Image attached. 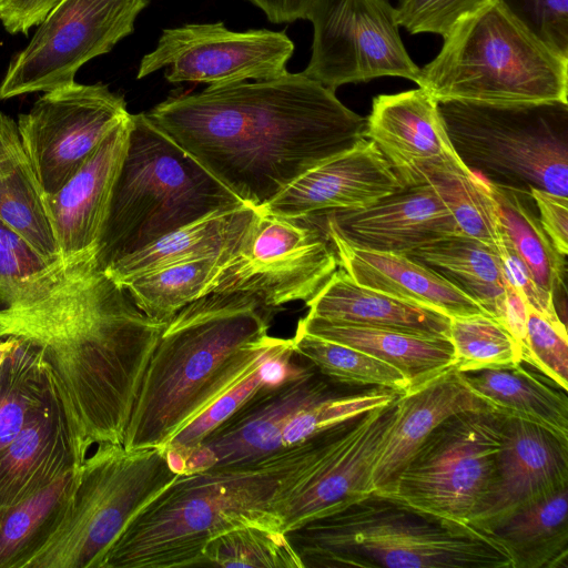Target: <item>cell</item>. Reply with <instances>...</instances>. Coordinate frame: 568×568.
<instances>
[{
	"instance_id": "6da1fadb",
	"label": "cell",
	"mask_w": 568,
	"mask_h": 568,
	"mask_svg": "<svg viewBox=\"0 0 568 568\" xmlns=\"http://www.w3.org/2000/svg\"><path fill=\"white\" fill-rule=\"evenodd\" d=\"M166 324L140 311L93 256L62 261L0 305V337H19L41 349L81 462L92 445L123 444Z\"/></svg>"
},
{
	"instance_id": "7a4b0ae2",
	"label": "cell",
	"mask_w": 568,
	"mask_h": 568,
	"mask_svg": "<svg viewBox=\"0 0 568 568\" xmlns=\"http://www.w3.org/2000/svg\"><path fill=\"white\" fill-rule=\"evenodd\" d=\"M146 116L245 205L364 138L366 119L302 72L171 97Z\"/></svg>"
},
{
	"instance_id": "3957f363",
	"label": "cell",
	"mask_w": 568,
	"mask_h": 568,
	"mask_svg": "<svg viewBox=\"0 0 568 568\" xmlns=\"http://www.w3.org/2000/svg\"><path fill=\"white\" fill-rule=\"evenodd\" d=\"M276 308L243 292L210 293L163 329L125 430L128 449L161 447L288 338L268 335Z\"/></svg>"
},
{
	"instance_id": "277c9868",
	"label": "cell",
	"mask_w": 568,
	"mask_h": 568,
	"mask_svg": "<svg viewBox=\"0 0 568 568\" xmlns=\"http://www.w3.org/2000/svg\"><path fill=\"white\" fill-rule=\"evenodd\" d=\"M326 430L250 464L180 475L124 530L101 568L203 566L207 545L245 527L281 530L276 501L320 454Z\"/></svg>"
},
{
	"instance_id": "5b68a950",
	"label": "cell",
	"mask_w": 568,
	"mask_h": 568,
	"mask_svg": "<svg viewBox=\"0 0 568 568\" xmlns=\"http://www.w3.org/2000/svg\"><path fill=\"white\" fill-rule=\"evenodd\" d=\"M286 535L304 567L513 568L489 534L376 491Z\"/></svg>"
},
{
	"instance_id": "8992f818",
	"label": "cell",
	"mask_w": 568,
	"mask_h": 568,
	"mask_svg": "<svg viewBox=\"0 0 568 568\" xmlns=\"http://www.w3.org/2000/svg\"><path fill=\"white\" fill-rule=\"evenodd\" d=\"M243 204L145 113L131 114L95 264L103 271L179 227Z\"/></svg>"
},
{
	"instance_id": "52a82bcc",
	"label": "cell",
	"mask_w": 568,
	"mask_h": 568,
	"mask_svg": "<svg viewBox=\"0 0 568 568\" xmlns=\"http://www.w3.org/2000/svg\"><path fill=\"white\" fill-rule=\"evenodd\" d=\"M443 39L416 81L436 101L568 103V59L538 40L499 0L460 18Z\"/></svg>"
},
{
	"instance_id": "ba28073f",
	"label": "cell",
	"mask_w": 568,
	"mask_h": 568,
	"mask_svg": "<svg viewBox=\"0 0 568 568\" xmlns=\"http://www.w3.org/2000/svg\"><path fill=\"white\" fill-rule=\"evenodd\" d=\"M179 476L164 448L98 444L79 466L64 519L26 568H101L130 524Z\"/></svg>"
},
{
	"instance_id": "9c48e42d",
	"label": "cell",
	"mask_w": 568,
	"mask_h": 568,
	"mask_svg": "<svg viewBox=\"0 0 568 568\" xmlns=\"http://www.w3.org/2000/svg\"><path fill=\"white\" fill-rule=\"evenodd\" d=\"M438 111L458 156L486 181L568 197V103L438 101Z\"/></svg>"
},
{
	"instance_id": "30bf717a",
	"label": "cell",
	"mask_w": 568,
	"mask_h": 568,
	"mask_svg": "<svg viewBox=\"0 0 568 568\" xmlns=\"http://www.w3.org/2000/svg\"><path fill=\"white\" fill-rule=\"evenodd\" d=\"M503 417L493 409L449 416L415 449L389 489L379 494L469 526L494 478Z\"/></svg>"
},
{
	"instance_id": "8fae6325",
	"label": "cell",
	"mask_w": 568,
	"mask_h": 568,
	"mask_svg": "<svg viewBox=\"0 0 568 568\" xmlns=\"http://www.w3.org/2000/svg\"><path fill=\"white\" fill-rule=\"evenodd\" d=\"M150 0H61L10 61L0 100L49 92L75 82L90 60L109 53L134 30Z\"/></svg>"
},
{
	"instance_id": "7c38bea8",
	"label": "cell",
	"mask_w": 568,
	"mask_h": 568,
	"mask_svg": "<svg viewBox=\"0 0 568 568\" xmlns=\"http://www.w3.org/2000/svg\"><path fill=\"white\" fill-rule=\"evenodd\" d=\"M312 54L302 71L335 91L347 83L400 77L416 83L419 67L399 36L388 0H314Z\"/></svg>"
},
{
	"instance_id": "4fadbf2b",
	"label": "cell",
	"mask_w": 568,
	"mask_h": 568,
	"mask_svg": "<svg viewBox=\"0 0 568 568\" xmlns=\"http://www.w3.org/2000/svg\"><path fill=\"white\" fill-rule=\"evenodd\" d=\"M331 241L303 220L262 210L240 252L215 278L210 293H250L278 308L307 302L337 270Z\"/></svg>"
},
{
	"instance_id": "5bb4252c",
	"label": "cell",
	"mask_w": 568,
	"mask_h": 568,
	"mask_svg": "<svg viewBox=\"0 0 568 568\" xmlns=\"http://www.w3.org/2000/svg\"><path fill=\"white\" fill-rule=\"evenodd\" d=\"M129 115L123 97L108 85L77 82L44 92L20 114L21 144L42 194L59 191Z\"/></svg>"
},
{
	"instance_id": "9a60e30c",
	"label": "cell",
	"mask_w": 568,
	"mask_h": 568,
	"mask_svg": "<svg viewBox=\"0 0 568 568\" xmlns=\"http://www.w3.org/2000/svg\"><path fill=\"white\" fill-rule=\"evenodd\" d=\"M294 43L284 31H231L224 23H190L162 31L139 65L138 79L164 70L170 83L224 85L286 72Z\"/></svg>"
},
{
	"instance_id": "2e32d148",
	"label": "cell",
	"mask_w": 568,
	"mask_h": 568,
	"mask_svg": "<svg viewBox=\"0 0 568 568\" xmlns=\"http://www.w3.org/2000/svg\"><path fill=\"white\" fill-rule=\"evenodd\" d=\"M398 397L327 429L308 469L275 505L282 531L338 513L372 491V470L395 420Z\"/></svg>"
},
{
	"instance_id": "e0dca14e",
	"label": "cell",
	"mask_w": 568,
	"mask_h": 568,
	"mask_svg": "<svg viewBox=\"0 0 568 568\" xmlns=\"http://www.w3.org/2000/svg\"><path fill=\"white\" fill-rule=\"evenodd\" d=\"M315 371L305 366L282 384L262 388L187 455L181 475L250 464L284 449L290 420L333 394Z\"/></svg>"
},
{
	"instance_id": "ac0fdd59",
	"label": "cell",
	"mask_w": 568,
	"mask_h": 568,
	"mask_svg": "<svg viewBox=\"0 0 568 568\" xmlns=\"http://www.w3.org/2000/svg\"><path fill=\"white\" fill-rule=\"evenodd\" d=\"M566 486L568 439L504 416L494 478L469 526L488 534L514 513Z\"/></svg>"
},
{
	"instance_id": "d6986e66",
	"label": "cell",
	"mask_w": 568,
	"mask_h": 568,
	"mask_svg": "<svg viewBox=\"0 0 568 568\" xmlns=\"http://www.w3.org/2000/svg\"><path fill=\"white\" fill-rule=\"evenodd\" d=\"M403 187L376 145L362 138L307 170L261 210L302 220L320 212L362 209Z\"/></svg>"
},
{
	"instance_id": "ffe728a7",
	"label": "cell",
	"mask_w": 568,
	"mask_h": 568,
	"mask_svg": "<svg viewBox=\"0 0 568 568\" xmlns=\"http://www.w3.org/2000/svg\"><path fill=\"white\" fill-rule=\"evenodd\" d=\"M325 214L326 226L348 243L386 253L407 255L423 245L462 234L446 205L425 183L404 185L362 209Z\"/></svg>"
},
{
	"instance_id": "44dd1931",
	"label": "cell",
	"mask_w": 568,
	"mask_h": 568,
	"mask_svg": "<svg viewBox=\"0 0 568 568\" xmlns=\"http://www.w3.org/2000/svg\"><path fill=\"white\" fill-rule=\"evenodd\" d=\"M130 115L53 194L43 195L63 262L94 256L130 130Z\"/></svg>"
},
{
	"instance_id": "7402d4cb",
	"label": "cell",
	"mask_w": 568,
	"mask_h": 568,
	"mask_svg": "<svg viewBox=\"0 0 568 568\" xmlns=\"http://www.w3.org/2000/svg\"><path fill=\"white\" fill-rule=\"evenodd\" d=\"M364 138L372 141L405 185L425 165L458 156L436 101L422 88L373 99Z\"/></svg>"
},
{
	"instance_id": "603a6c76",
	"label": "cell",
	"mask_w": 568,
	"mask_h": 568,
	"mask_svg": "<svg viewBox=\"0 0 568 568\" xmlns=\"http://www.w3.org/2000/svg\"><path fill=\"white\" fill-rule=\"evenodd\" d=\"M81 463L52 383L45 402L0 453V509L30 497Z\"/></svg>"
},
{
	"instance_id": "cb8c5ba5",
	"label": "cell",
	"mask_w": 568,
	"mask_h": 568,
	"mask_svg": "<svg viewBox=\"0 0 568 568\" xmlns=\"http://www.w3.org/2000/svg\"><path fill=\"white\" fill-rule=\"evenodd\" d=\"M262 210L248 205L216 211L120 258L103 272L121 286L149 272L204 258L230 263L246 244Z\"/></svg>"
},
{
	"instance_id": "d4e9b609",
	"label": "cell",
	"mask_w": 568,
	"mask_h": 568,
	"mask_svg": "<svg viewBox=\"0 0 568 568\" xmlns=\"http://www.w3.org/2000/svg\"><path fill=\"white\" fill-rule=\"evenodd\" d=\"M475 409L493 408L465 385L455 368L400 394L395 420L373 466L374 491L389 489L415 449L443 420Z\"/></svg>"
},
{
	"instance_id": "484cf974",
	"label": "cell",
	"mask_w": 568,
	"mask_h": 568,
	"mask_svg": "<svg viewBox=\"0 0 568 568\" xmlns=\"http://www.w3.org/2000/svg\"><path fill=\"white\" fill-rule=\"evenodd\" d=\"M338 265L358 284L435 308L449 317L486 314L460 288L407 255L355 246L326 226Z\"/></svg>"
},
{
	"instance_id": "4316f807",
	"label": "cell",
	"mask_w": 568,
	"mask_h": 568,
	"mask_svg": "<svg viewBox=\"0 0 568 568\" xmlns=\"http://www.w3.org/2000/svg\"><path fill=\"white\" fill-rule=\"evenodd\" d=\"M306 305L307 315L332 322L449 338L448 315L361 285L343 268L336 270Z\"/></svg>"
},
{
	"instance_id": "83f0119b",
	"label": "cell",
	"mask_w": 568,
	"mask_h": 568,
	"mask_svg": "<svg viewBox=\"0 0 568 568\" xmlns=\"http://www.w3.org/2000/svg\"><path fill=\"white\" fill-rule=\"evenodd\" d=\"M297 328L337 342L397 368L417 388L454 368V346L449 338L332 322L306 315ZM409 389V390H410Z\"/></svg>"
},
{
	"instance_id": "f1b7e54d",
	"label": "cell",
	"mask_w": 568,
	"mask_h": 568,
	"mask_svg": "<svg viewBox=\"0 0 568 568\" xmlns=\"http://www.w3.org/2000/svg\"><path fill=\"white\" fill-rule=\"evenodd\" d=\"M407 256L460 288L505 326L508 282L497 247L457 234L423 245Z\"/></svg>"
},
{
	"instance_id": "f546056e",
	"label": "cell",
	"mask_w": 568,
	"mask_h": 568,
	"mask_svg": "<svg viewBox=\"0 0 568 568\" xmlns=\"http://www.w3.org/2000/svg\"><path fill=\"white\" fill-rule=\"evenodd\" d=\"M458 374L495 412L535 423L568 439L566 390L555 389L521 364Z\"/></svg>"
},
{
	"instance_id": "4dcf8cb0",
	"label": "cell",
	"mask_w": 568,
	"mask_h": 568,
	"mask_svg": "<svg viewBox=\"0 0 568 568\" xmlns=\"http://www.w3.org/2000/svg\"><path fill=\"white\" fill-rule=\"evenodd\" d=\"M568 486L519 509L488 534L513 559V568H567Z\"/></svg>"
},
{
	"instance_id": "1f68e13d",
	"label": "cell",
	"mask_w": 568,
	"mask_h": 568,
	"mask_svg": "<svg viewBox=\"0 0 568 568\" xmlns=\"http://www.w3.org/2000/svg\"><path fill=\"white\" fill-rule=\"evenodd\" d=\"M75 467L30 497L0 509V568H26L64 519L78 481Z\"/></svg>"
},
{
	"instance_id": "d6a6232c",
	"label": "cell",
	"mask_w": 568,
	"mask_h": 568,
	"mask_svg": "<svg viewBox=\"0 0 568 568\" xmlns=\"http://www.w3.org/2000/svg\"><path fill=\"white\" fill-rule=\"evenodd\" d=\"M428 184L446 205L463 235L498 247L504 242L495 201L487 181L459 156L417 170L405 185Z\"/></svg>"
},
{
	"instance_id": "836d02e7",
	"label": "cell",
	"mask_w": 568,
	"mask_h": 568,
	"mask_svg": "<svg viewBox=\"0 0 568 568\" xmlns=\"http://www.w3.org/2000/svg\"><path fill=\"white\" fill-rule=\"evenodd\" d=\"M505 236L536 283L555 294L565 287L566 260L545 233L530 195L487 181Z\"/></svg>"
},
{
	"instance_id": "e575fe53",
	"label": "cell",
	"mask_w": 568,
	"mask_h": 568,
	"mask_svg": "<svg viewBox=\"0 0 568 568\" xmlns=\"http://www.w3.org/2000/svg\"><path fill=\"white\" fill-rule=\"evenodd\" d=\"M294 355L290 338L265 357L243 381L181 429L164 447L173 470L181 475L187 455L262 388L280 385L300 373L304 366L293 362Z\"/></svg>"
},
{
	"instance_id": "d590c367",
	"label": "cell",
	"mask_w": 568,
	"mask_h": 568,
	"mask_svg": "<svg viewBox=\"0 0 568 568\" xmlns=\"http://www.w3.org/2000/svg\"><path fill=\"white\" fill-rule=\"evenodd\" d=\"M17 338L16 346L0 364V453L52 389L41 349L29 341Z\"/></svg>"
},
{
	"instance_id": "8d00e7d4",
	"label": "cell",
	"mask_w": 568,
	"mask_h": 568,
	"mask_svg": "<svg viewBox=\"0 0 568 568\" xmlns=\"http://www.w3.org/2000/svg\"><path fill=\"white\" fill-rule=\"evenodd\" d=\"M226 265L217 258L173 264L143 274L123 287L146 316L169 322L184 306L210 294L215 278Z\"/></svg>"
},
{
	"instance_id": "74e56055",
	"label": "cell",
	"mask_w": 568,
	"mask_h": 568,
	"mask_svg": "<svg viewBox=\"0 0 568 568\" xmlns=\"http://www.w3.org/2000/svg\"><path fill=\"white\" fill-rule=\"evenodd\" d=\"M295 355L305 358L323 376L345 385L374 386L403 394L407 378L394 366L351 346L308 334L296 327Z\"/></svg>"
},
{
	"instance_id": "f35d334b",
	"label": "cell",
	"mask_w": 568,
	"mask_h": 568,
	"mask_svg": "<svg viewBox=\"0 0 568 568\" xmlns=\"http://www.w3.org/2000/svg\"><path fill=\"white\" fill-rule=\"evenodd\" d=\"M0 220L29 242L48 262H62L43 194L27 156L0 173Z\"/></svg>"
},
{
	"instance_id": "ab89813d",
	"label": "cell",
	"mask_w": 568,
	"mask_h": 568,
	"mask_svg": "<svg viewBox=\"0 0 568 568\" xmlns=\"http://www.w3.org/2000/svg\"><path fill=\"white\" fill-rule=\"evenodd\" d=\"M203 566L305 568L285 532L261 526H245L212 540Z\"/></svg>"
},
{
	"instance_id": "60d3db41",
	"label": "cell",
	"mask_w": 568,
	"mask_h": 568,
	"mask_svg": "<svg viewBox=\"0 0 568 568\" xmlns=\"http://www.w3.org/2000/svg\"><path fill=\"white\" fill-rule=\"evenodd\" d=\"M449 339L458 372L523 364V352L510 332L486 314L450 317Z\"/></svg>"
},
{
	"instance_id": "b9f144b4",
	"label": "cell",
	"mask_w": 568,
	"mask_h": 568,
	"mask_svg": "<svg viewBox=\"0 0 568 568\" xmlns=\"http://www.w3.org/2000/svg\"><path fill=\"white\" fill-rule=\"evenodd\" d=\"M400 394L386 388L338 396L334 393L297 413L286 425L282 442L285 448L298 445L343 422L371 409L388 405Z\"/></svg>"
},
{
	"instance_id": "7bdbcfd3",
	"label": "cell",
	"mask_w": 568,
	"mask_h": 568,
	"mask_svg": "<svg viewBox=\"0 0 568 568\" xmlns=\"http://www.w3.org/2000/svg\"><path fill=\"white\" fill-rule=\"evenodd\" d=\"M59 264L48 262L0 220V305L13 302Z\"/></svg>"
},
{
	"instance_id": "ee69618b",
	"label": "cell",
	"mask_w": 568,
	"mask_h": 568,
	"mask_svg": "<svg viewBox=\"0 0 568 568\" xmlns=\"http://www.w3.org/2000/svg\"><path fill=\"white\" fill-rule=\"evenodd\" d=\"M527 363L561 389H568V339L564 322H554L527 305Z\"/></svg>"
},
{
	"instance_id": "f6af8a7d",
	"label": "cell",
	"mask_w": 568,
	"mask_h": 568,
	"mask_svg": "<svg viewBox=\"0 0 568 568\" xmlns=\"http://www.w3.org/2000/svg\"><path fill=\"white\" fill-rule=\"evenodd\" d=\"M538 40L568 59V0H499Z\"/></svg>"
},
{
	"instance_id": "bcb514c9",
	"label": "cell",
	"mask_w": 568,
	"mask_h": 568,
	"mask_svg": "<svg viewBox=\"0 0 568 568\" xmlns=\"http://www.w3.org/2000/svg\"><path fill=\"white\" fill-rule=\"evenodd\" d=\"M489 0H398L395 7L399 27L410 34L446 36L464 16Z\"/></svg>"
},
{
	"instance_id": "7dc6e473",
	"label": "cell",
	"mask_w": 568,
	"mask_h": 568,
	"mask_svg": "<svg viewBox=\"0 0 568 568\" xmlns=\"http://www.w3.org/2000/svg\"><path fill=\"white\" fill-rule=\"evenodd\" d=\"M507 282L521 294L527 305L554 322H562L556 311L555 296L540 287L505 236L498 247Z\"/></svg>"
},
{
	"instance_id": "c3c4849f",
	"label": "cell",
	"mask_w": 568,
	"mask_h": 568,
	"mask_svg": "<svg viewBox=\"0 0 568 568\" xmlns=\"http://www.w3.org/2000/svg\"><path fill=\"white\" fill-rule=\"evenodd\" d=\"M539 222L559 254L568 253V197L532 187L529 192Z\"/></svg>"
},
{
	"instance_id": "681fc988",
	"label": "cell",
	"mask_w": 568,
	"mask_h": 568,
	"mask_svg": "<svg viewBox=\"0 0 568 568\" xmlns=\"http://www.w3.org/2000/svg\"><path fill=\"white\" fill-rule=\"evenodd\" d=\"M61 0H0V21L11 34H28Z\"/></svg>"
},
{
	"instance_id": "f907efd6",
	"label": "cell",
	"mask_w": 568,
	"mask_h": 568,
	"mask_svg": "<svg viewBox=\"0 0 568 568\" xmlns=\"http://www.w3.org/2000/svg\"><path fill=\"white\" fill-rule=\"evenodd\" d=\"M527 303L519 292L509 283L507 285L505 327L519 344L523 352V363L527 353Z\"/></svg>"
},
{
	"instance_id": "816d5d0a",
	"label": "cell",
	"mask_w": 568,
	"mask_h": 568,
	"mask_svg": "<svg viewBox=\"0 0 568 568\" xmlns=\"http://www.w3.org/2000/svg\"><path fill=\"white\" fill-rule=\"evenodd\" d=\"M273 23L306 19L314 0H250Z\"/></svg>"
},
{
	"instance_id": "f5cc1de1",
	"label": "cell",
	"mask_w": 568,
	"mask_h": 568,
	"mask_svg": "<svg viewBox=\"0 0 568 568\" xmlns=\"http://www.w3.org/2000/svg\"><path fill=\"white\" fill-rule=\"evenodd\" d=\"M24 156L17 123L0 112V173L14 166Z\"/></svg>"
},
{
	"instance_id": "db71d44e",
	"label": "cell",
	"mask_w": 568,
	"mask_h": 568,
	"mask_svg": "<svg viewBox=\"0 0 568 568\" xmlns=\"http://www.w3.org/2000/svg\"><path fill=\"white\" fill-rule=\"evenodd\" d=\"M18 342L17 337L6 336L0 337V364L8 356V354L12 351Z\"/></svg>"
}]
</instances>
